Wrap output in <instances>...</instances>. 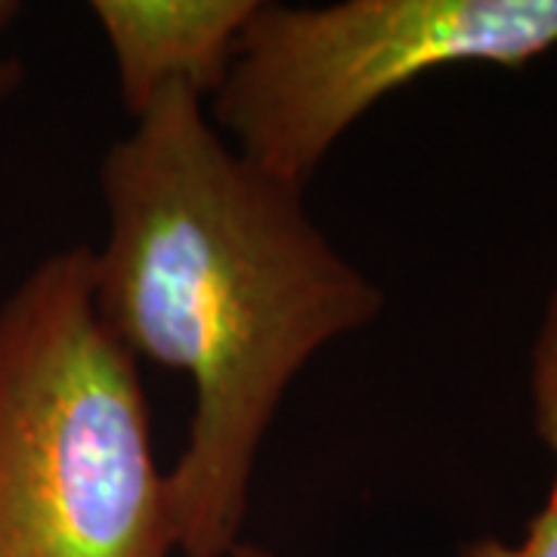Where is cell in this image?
<instances>
[{"label": "cell", "instance_id": "obj_1", "mask_svg": "<svg viewBox=\"0 0 557 557\" xmlns=\"http://www.w3.org/2000/svg\"><path fill=\"white\" fill-rule=\"evenodd\" d=\"M106 242L94 304L137 359L183 372L189 440L168 471L183 557L242 542L267 431L329 344L384 310V292L310 218L304 186L248 161L171 90L100 161Z\"/></svg>", "mask_w": 557, "mask_h": 557}, {"label": "cell", "instance_id": "obj_2", "mask_svg": "<svg viewBox=\"0 0 557 557\" xmlns=\"http://www.w3.org/2000/svg\"><path fill=\"white\" fill-rule=\"evenodd\" d=\"M94 248L0 304V557H168L177 520L139 362L97 317Z\"/></svg>", "mask_w": 557, "mask_h": 557}, {"label": "cell", "instance_id": "obj_3", "mask_svg": "<svg viewBox=\"0 0 557 557\" xmlns=\"http://www.w3.org/2000/svg\"><path fill=\"white\" fill-rule=\"evenodd\" d=\"M557 47V0H260L214 100V127L307 186L375 102L449 65L520 69Z\"/></svg>", "mask_w": 557, "mask_h": 557}, {"label": "cell", "instance_id": "obj_4", "mask_svg": "<svg viewBox=\"0 0 557 557\" xmlns=\"http://www.w3.org/2000/svg\"><path fill=\"white\" fill-rule=\"evenodd\" d=\"M260 0H94L90 13L119 75L124 112L137 121L152 102L186 90L214 100Z\"/></svg>", "mask_w": 557, "mask_h": 557}, {"label": "cell", "instance_id": "obj_5", "mask_svg": "<svg viewBox=\"0 0 557 557\" xmlns=\"http://www.w3.org/2000/svg\"><path fill=\"white\" fill-rule=\"evenodd\" d=\"M530 394H533L539 437L545 440L548 449L557 456V288L548 304L545 322L539 329L536 347H533Z\"/></svg>", "mask_w": 557, "mask_h": 557}, {"label": "cell", "instance_id": "obj_6", "mask_svg": "<svg viewBox=\"0 0 557 557\" xmlns=\"http://www.w3.org/2000/svg\"><path fill=\"white\" fill-rule=\"evenodd\" d=\"M461 557H557V474L542 511L530 520L518 545L498 539H478L461 548Z\"/></svg>", "mask_w": 557, "mask_h": 557}, {"label": "cell", "instance_id": "obj_7", "mask_svg": "<svg viewBox=\"0 0 557 557\" xmlns=\"http://www.w3.org/2000/svg\"><path fill=\"white\" fill-rule=\"evenodd\" d=\"M20 3L0 0V40H3V32L10 28V22L20 16ZM16 81H20V65H16V60H7V57L0 53V97H3L7 90H13Z\"/></svg>", "mask_w": 557, "mask_h": 557}, {"label": "cell", "instance_id": "obj_8", "mask_svg": "<svg viewBox=\"0 0 557 557\" xmlns=\"http://www.w3.org/2000/svg\"><path fill=\"white\" fill-rule=\"evenodd\" d=\"M230 557H276V555H273V552H267L263 545H255V542H245V539H242Z\"/></svg>", "mask_w": 557, "mask_h": 557}]
</instances>
